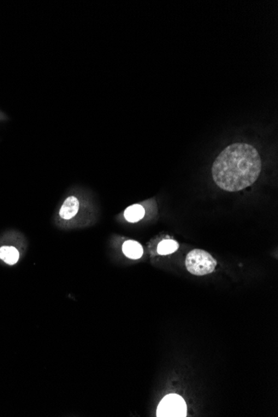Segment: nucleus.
Instances as JSON below:
<instances>
[{"instance_id":"nucleus-1","label":"nucleus","mask_w":278,"mask_h":417,"mask_svg":"<svg viewBox=\"0 0 278 417\" xmlns=\"http://www.w3.org/2000/svg\"><path fill=\"white\" fill-rule=\"evenodd\" d=\"M262 161L253 146L231 144L214 161L212 173L216 185L227 192H238L252 185L259 177Z\"/></svg>"},{"instance_id":"nucleus-2","label":"nucleus","mask_w":278,"mask_h":417,"mask_svg":"<svg viewBox=\"0 0 278 417\" xmlns=\"http://www.w3.org/2000/svg\"><path fill=\"white\" fill-rule=\"evenodd\" d=\"M216 266V260L206 251L195 249L186 255V269L196 276L210 274L215 270Z\"/></svg>"},{"instance_id":"nucleus-6","label":"nucleus","mask_w":278,"mask_h":417,"mask_svg":"<svg viewBox=\"0 0 278 417\" xmlns=\"http://www.w3.org/2000/svg\"><path fill=\"white\" fill-rule=\"evenodd\" d=\"M0 259L8 265H14L19 261V251L14 247H2L0 248Z\"/></svg>"},{"instance_id":"nucleus-8","label":"nucleus","mask_w":278,"mask_h":417,"mask_svg":"<svg viewBox=\"0 0 278 417\" xmlns=\"http://www.w3.org/2000/svg\"><path fill=\"white\" fill-rule=\"evenodd\" d=\"M179 249V243L173 240H164L160 242L157 247V253L160 255H168Z\"/></svg>"},{"instance_id":"nucleus-3","label":"nucleus","mask_w":278,"mask_h":417,"mask_svg":"<svg viewBox=\"0 0 278 417\" xmlns=\"http://www.w3.org/2000/svg\"><path fill=\"white\" fill-rule=\"evenodd\" d=\"M159 417H184L186 416V405L181 396L171 394L162 399L157 410Z\"/></svg>"},{"instance_id":"nucleus-7","label":"nucleus","mask_w":278,"mask_h":417,"mask_svg":"<svg viewBox=\"0 0 278 417\" xmlns=\"http://www.w3.org/2000/svg\"><path fill=\"white\" fill-rule=\"evenodd\" d=\"M145 210L141 205L135 204L127 207L124 212V217L127 221L130 223H136L140 221L144 217Z\"/></svg>"},{"instance_id":"nucleus-5","label":"nucleus","mask_w":278,"mask_h":417,"mask_svg":"<svg viewBox=\"0 0 278 417\" xmlns=\"http://www.w3.org/2000/svg\"><path fill=\"white\" fill-rule=\"evenodd\" d=\"M123 252L128 258L139 259L143 256V249L140 243L136 241H127L123 245Z\"/></svg>"},{"instance_id":"nucleus-4","label":"nucleus","mask_w":278,"mask_h":417,"mask_svg":"<svg viewBox=\"0 0 278 417\" xmlns=\"http://www.w3.org/2000/svg\"><path fill=\"white\" fill-rule=\"evenodd\" d=\"M79 210V201L74 196H68L60 208V218L64 220H70L74 218Z\"/></svg>"}]
</instances>
